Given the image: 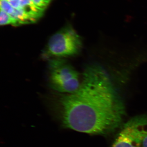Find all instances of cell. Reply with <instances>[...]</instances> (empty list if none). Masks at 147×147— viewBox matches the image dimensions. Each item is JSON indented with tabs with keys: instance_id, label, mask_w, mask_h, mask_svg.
<instances>
[{
	"instance_id": "1",
	"label": "cell",
	"mask_w": 147,
	"mask_h": 147,
	"mask_svg": "<svg viewBox=\"0 0 147 147\" xmlns=\"http://www.w3.org/2000/svg\"><path fill=\"white\" fill-rule=\"evenodd\" d=\"M55 112L63 128L100 135L121 128L125 115L123 102L110 77L96 65L85 69L79 89L61 97Z\"/></svg>"
},
{
	"instance_id": "2",
	"label": "cell",
	"mask_w": 147,
	"mask_h": 147,
	"mask_svg": "<svg viewBox=\"0 0 147 147\" xmlns=\"http://www.w3.org/2000/svg\"><path fill=\"white\" fill-rule=\"evenodd\" d=\"M49 81L53 90L66 94L79 89L81 83L75 69L62 58L50 59L49 64Z\"/></svg>"
},
{
	"instance_id": "3",
	"label": "cell",
	"mask_w": 147,
	"mask_h": 147,
	"mask_svg": "<svg viewBox=\"0 0 147 147\" xmlns=\"http://www.w3.org/2000/svg\"><path fill=\"white\" fill-rule=\"evenodd\" d=\"M82 46L81 36L71 26L67 25L50 38L45 53L49 57H72L79 54Z\"/></svg>"
},
{
	"instance_id": "4",
	"label": "cell",
	"mask_w": 147,
	"mask_h": 147,
	"mask_svg": "<svg viewBox=\"0 0 147 147\" xmlns=\"http://www.w3.org/2000/svg\"><path fill=\"white\" fill-rule=\"evenodd\" d=\"M147 135V115L137 116L124 123L111 147H142Z\"/></svg>"
},
{
	"instance_id": "5",
	"label": "cell",
	"mask_w": 147,
	"mask_h": 147,
	"mask_svg": "<svg viewBox=\"0 0 147 147\" xmlns=\"http://www.w3.org/2000/svg\"><path fill=\"white\" fill-rule=\"evenodd\" d=\"M13 26H19L24 24L36 23L37 20L26 13L21 8L15 9L14 12L11 14Z\"/></svg>"
},
{
	"instance_id": "6",
	"label": "cell",
	"mask_w": 147,
	"mask_h": 147,
	"mask_svg": "<svg viewBox=\"0 0 147 147\" xmlns=\"http://www.w3.org/2000/svg\"><path fill=\"white\" fill-rule=\"evenodd\" d=\"M20 8L37 20L42 16L44 11L38 7L32 0H21Z\"/></svg>"
},
{
	"instance_id": "7",
	"label": "cell",
	"mask_w": 147,
	"mask_h": 147,
	"mask_svg": "<svg viewBox=\"0 0 147 147\" xmlns=\"http://www.w3.org/2000/svg\"><path fill=\"white\" fill-rule=\"evenodd\" d=\"M12 19L10 14L1 9L0 14V25L1 26L12 25Z\"/></svg>"
},
{
	"instance_id": "8",
	"label": "cell",
	"mask_w": 147,
	"mask_h": 147,
	"mask_svg": "<svg viewBox=\"0 0 147 147\" xmlns=\"http://www.w3.org/2000/svg\"><path fill=\"white\" fill-rule=\"evenodd\" d=\"M0 7L1 10L4 11L9 14H12L15 10V9L12 7L7 0H1Z\"/></svg>"
},
{
	"instance_id": "9",
	"label": "cell",
	"mask_w": 147,
	"mask_h": 147,
	"mask_svg": "<svg viewBox=\"0 0 147 147\" xmlns=\"http://www.w3.org/2000/svg\"><path fill=\"white\" fill-rule=\"evenodd\" d=\"M33 2L39 8L45 10L52 0H32Z\"/></svg>"
},
{
	"instance_id": "10",
	"label": "cell",
	"mask_w": 147,
	"mask_h": 147,
	"mask_svg": "<svg viewBox=\"0 0 147 147\" xmlns=\"http://www.w3.org/2000/svg\"><path fill=\"white\" fill-rule=\"evenodd\" d=\"M142 147H147V135L143 140L142 142Z\"/></svg>"
}]
</instances>
